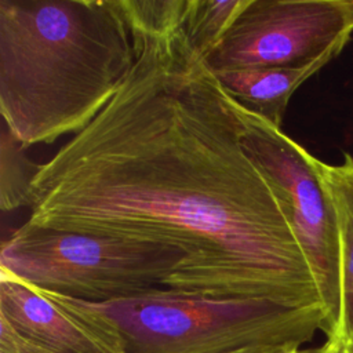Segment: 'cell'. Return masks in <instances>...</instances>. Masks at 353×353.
<instances>
[{"mask_svg":"<svg viewBox=\"0 0 353 353\" xmlns=\"http://www.w3.org/2000/svg\"><path fill=\"white\" fill-rule=\"evenodd\" d=\"M0 319L51 353H124L114 336L52 296L1 270Z\"/></svg>","mask_w":353,"mask_h":353,"instance_id":"obj_7","label":"cell"},{"mask_svg":"<svg viewBox=\"0 0 353 353\" xmlns=\"http://www.w3.org/2000/svg\"><path fill=\"white\" fill-rule=\"evenodd\" d=\"M248 0H189L183 30L204 58L222 39Z\"/></svg>","mask_w":353,"mask_h":353,"instance_id":"obj_11","label":"cell"},{"mask_svg":"<svg viewBox=\"0 0 353 353\" xmlns=\"http://www.w3.org/2000/svg\"><path fill=\"white\" fill-rule=\"evenodd\" d=\"M301 349L283 347V346H254L247 349H240L229 353H298Z\"/></svg>","mask_w":353,"mask_h":353,"instance_id":"obj_13","label":"cell"},{"mask_svg":"<svg viewBox=\"0 0 353 353\" xmlns=\"http://www.w3.org/2000/svg\"><path fill=\"white\" fill-rule=\"evenodd\" d=\"M341 353H353V352H350V350H346V349H342V350H341Z\"/></svg>","mask_w":353,"mask_h":353,"instance_id":"obj_15","label":"cell"},{"mask_svg":"<svg viewBox=\"0 0 353 353\" xmlns=\"http://www.w3.org/2000/svg\"><path fill=\"white\" fill-rule=\"evenodd\" d=\"M243 148L262 171L310 265L330 338L339 313V241L334 208L313 167V154L254 112L237 103Z\"/></svg>","mask_w":353,"mask_h":353,"instance_id":"obj_5","label":"cell"},{"mask_svg":"<svg viewBox=\"0 0 353 353\" xmlns=\"http://www.w3.org/2000/svg\"><path fill=\"white\" fill-rule=\"evenodd\" d=\"M352 352H353V350H352Z\"/></svg>","mask_w":353,"mask_h":353,"instance_id":"obj_16","label":"cell"},{"mask_svg":"<svg viewBox=\"0 0 353 353\" xmlns=\"http://www.w3.org/2000/svg\"><path fill=\"white\" fill-rule=\"evenodd\" d=\"M353 34V0H248L214 50L207 68H299Z\"/></svg>","mask_w":353,"mask_h":353,"instance_id":"obj_6","label":"cell"},{"mask_svg":"<svg viewBox=\"0 0 353 353\" xmlns=\"http://www.w3.org/2000/svg\"><path fill=\"white\" fill-rule=\"evenodd\" d=\"M182 259L176 248L33 228L15 229L0 248V270L43 291L109 302L165 288Z\"/></svg>","mask_w":353,"mask_h":353,"instance_id":"obj_4","label":"cell"},{"mask_svg":"<svg viewBox=\"0 0 353 353\" xmlns=\"http://www.w3.org/2000/svg\"><path fill=\"white\" fill-rule=\"evenodd\" d=\"M349 41H342L313 62L299 68L221 70L214 76L239 105L281 128L292 94L314 73L336 58Z\"/></svg>","mask_w":353,"mask_h":353,"instance_id":"obj_8","label":"cell"},{"mask_svg":"<svg viewBox=\"0 0 353 353\" xmlns=\"http://www.w3.org/2000/svg\"><path fill=\"white\" fill-rule=\"evenodd\" d=\"M134 59L119 0H0V114L25 149L85 130Z\"/></svg>","mask_w":353,"mask_h":353,"instance_id":"obj_2","label":"cell"},{"mask_svg":"<svg viewBox=\"0 0 353 353\" xmlns=\"http://www.w3.org/2000/svg\"><path fill=\"white\" fill-rule=\"evenodd\" d=\"M0 353H51L19 335L7 321L0 319Z\"/></svg>","mask_w":353,"mask_h":353,"instance_id":"obj_12","label":"cell"},{"mask_svg":"<svg viewBox=\"0 0 353 353\" xmlns=\"http://www.w3.org/2000/svg\"><path fill=\"white\" fill-rule=\"evenodd\" d=\"M41 164L25 154L23 145L1 120L0 125V208L6 212L29 207L30 188Z\"/></svg>","mask_w":353,"mask_h":353,"instance_id":"obj_10","label":"cell"},{"mask_svg":"<svg viewBox=\"0 0 353 353\" xmlns=\"http://www.w3.org/2000/svg\"><path fill=\"white\" fill-rule=\"evenodd\" d=\"M342 347L331 343V342H325L323 346L320 347H312V349H301L298 353H341Z\"/></svg>","mask_w":353,"mask_h":353,"instance_id":"obj_14","label":"cell"},{"mask_svg":"<svg viewBox=\"0 0 353 353\" xmlns=\"http://www.w3.org/2000/svg\"><path fill=\"white\" fill-rule=\"evenodd\" d=\"M313 167L334 208L339 241V313L327 342L353 350V156L327 164L313 156Z\"/></svg>","mask_w":353,"mask_h":353,"instance_id":"obj_9","label":"cell"},{"mask_svg":"<svg viewBox=\"0 0 353 353\" xmlns=\"http://www.w3.org/2000/svg\"><path fill=\"white\" fill-rule=\"evenodd\" d=\"M44 292L119 339L124 353H229L254 346L301 349L319 330L324 332L327 324L321 306L221 299L164 287L109 302Z\"/></svg>","mask_w":353,"mask_h":353,"instance_id":"obj_3","label":"cell"},{"mask_svg":"<svg viewBox=\"0 0 353 353\" xmlns=\"http://www.w3.org/2000/svg\"><path fill=\"white\" fill-rule=\"evenodd\" d=\"M119 4L132 68L95 120L40 165L25 223L176 248L174 291L323 307L283 205L243 148L237 102L185 21Z\"/></svg>","mask_w":353,"mask_h":353,"instance_id":"obj_1","label":"cell"}]
</instances>
